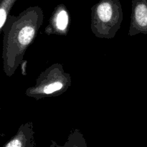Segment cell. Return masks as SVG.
<instances>
[{"mask_svg":"<svg viewBox=\"0 0 147 147\" xmlns=\"http://www.w3.org/2000/svg\"><path fill=\"white\" fill-rule=\"evenodd\" d=\"M17 0H0V34L2 32L10 11Z\"/></svg>","mask_w":147,"mask_h":147,"instance_id":"8","label":"cell"},{"mask_svg":"<svg viewBox=\"0 0 147 147\" xmlns=\"http://www.w3.org/2000/svg\"><path fill=\"white\" fill-rule=\"evenodd\" d=\"M70 73L65 71L61 63H55L40 73L34 86L25 90L26 96L39 100L47 97H57L71 86Z\"/></svg>","mask_w":147,"mask_h":147,"instance_id":"3","label":"cell"},{"mask_svg":"<svg viewBox=\"0 0 147 147\" xmlns=\"http://www.w3.org/2000/svg\"><path fill=\"white\" fill-rule=\"evenodd\" d=\"M34 124L29 121L20 125L17 133L3 147H35Z\"/></svg>","mask_w":147,"mask_h":147,"instance_id":"6","label":"cell"},{"mask_svg":"<svg viewBox=\"0 0 147 147\" xmlns=\"http://www.w3.org/2000/svg\"><path fill=\"white\" fill-rule=\"evenodd\" d=\"M123 18L119 0H99L91 8L92 32L98 38L111 40L120 30Z\"/></svg>","mask_w":147,"mask_h":147,"instance_id":"2","label":"cell"},{"mask_svg":"<svg viewBox=\"0 0 147 147\" xmlns=\"http://www.w3.org/2000/svg\"><path fill=\"white\" fill-rule=\"evenodd\" d=\"M70 26V15L68 9L65 4H59L53 11L48 24L45 30V33L47 35L67 36Z\"/></svg>","mask_w":147,"mask_h":147,"instance_id":"4","label":"cell"},{"mask_svg":"<svg viewBox=\"0 0 147 147\" xmlns=\"http://www.w3.org/2000/svg\"><path fill=\"white\" fill-rule=\"evenodd\" d=\"M49 147H88V145L82 132L79 129H75L70 131L64 144L59 145L57 142L52 140Z\"/></svg>","mask_w":147,"mask_h":147,"instance_id":"7","label":"cell"},{"mask_svg":"<svg viewBox=\"0 0 147 147\" xmlns=\"http://www.w3.org/2000/svg\"><path fill=\"white\" fill-rule=\"evenodd\" d=\"M43 20V11L38 6L28 7L17 16H9L2 31L3 70L7 76L11 77L22 63Z\"/></svg>","mask_w":147,"mask_h":147,"instance_id":"1","label":"cell"},{"mask_svg":"<svg viewBox=\"0 0 147 147\" xmlns=\"http://www.w3.org/2000/svg\"><path fill=\"white\" fill-rule=\"evenodd\" d=\"M147 34V0H132L129 36Z\"/></svg>","mask_w":147,"mask_h":147,"instance_id":"5","label":"cell"}]
</instances>
